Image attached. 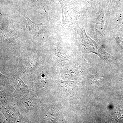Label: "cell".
<instances>
[{
	"label": "cell",
	"mask_w": 123,
	"mask_h": 123,
	"mask_svg": "<svg viewBox=\"0 0 123 123\" xmlns=\"http://www.w3.org/2000/svg\"><path fill=\"white\" fill-rule=\"evenodd\" d=\"M80 37L82 44L89 52L95 53L105 61H108L112 60V56L107 53L96 42L86 34L84 29L82 31Z\"/></svg>",
	"instance_id": "6da1fadb"
},
{
	"label": "cell",
	"mask_w": 123,
	"mask_h": 123,
	"mask_svg": "<svg viewBox=\"0 0 123 123\" xmlns=\"http://www.w3.org/2000/svg\"><path fill=\"white\" fill-rule=\"evenodd\" d=\"M27 21L26 27L30 33L33 35L39 34L43 30L46 26L44 23H36L31 20L26 15H23Z\"/></svg>",
	"instance_id": "7a4b0ae2"
},
{
	"label": "cell",
	"mask_w": 123,
	"mask_h": 123,
	"mask_svg": "<svg viewBox=\"0 0 123 123\" xmlns=\"http://www.w3.org/2000/svg\"><path fill=\"white\" fill-rule=\"evenodd\" d=\"M40 78L43 81H45L47 80V75L46 73H42L40 75Z\"/></svg>",
	"instance_id": "3957f363"
}]
</instances>
